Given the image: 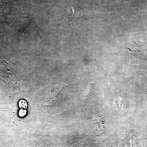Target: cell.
Masks as SVG:
<instances>
[{"instance_id": "1", "label": "cell", "mask_w": 147, "mask_h": 147, "mask_svg": "<svg viewBox=\"0 0 147 147\" xmlns=\"http://www.w3.org/2000/svg\"><path fill=\"white\" fill-rule=\"evenodd\" d=\"M93 85L92 84L89 87H88L87 91H86L84 96V105H86L92 97L93 93Z\"/></svg>"}]
</instances>
